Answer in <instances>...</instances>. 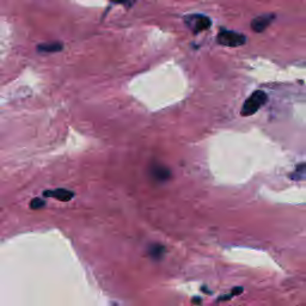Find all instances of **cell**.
I'll return each mask as SVG.
<instances>
[{"instance_id":"cell-1","label":"cell","mask_w":306,"mask_h":306,"mask_svg":"<svg viewBox=\"0 0 306 306\" xmlns=\"http://www.w3.org/2000/svg\"><path fill=\"white\" fill-rule=\"evenodd\" d=\"M268 102V96L264 91L256 90L246 98V101L244 102L242 110H240V115L242 116H251L260 110V109L265 105Z\"/></svg>"},{"instance_id":"cell-2","label":"cell","mask_w":306,"mask_h":306,"mask_svg":"<svg viewBox=\"0 0 306 306\" xmlns=\"http://www.w3.org/2000/svg\"><path fill=\"white\" fill-rule=\"evenodd\" d=\"M217 41L219 45L225 46V47H239L243 46L244 43L246 42V37L239 32L236 31H231V30H226V29H221L218 34Z\"/></svg>"},{"instance_id":"cell-3","label":"cell","mask_w":306,"mask_h":306,"mask_svg":"<svg viewBox=\"0 0 306 306\" xmlns=\"http://www.w3.org/2000/svg\"><path fill=\"white\" fill-rule=\"evenodd\" d=\"M185 24L192 29L193 32L199 34V32L208 30L212 25V21L209 20V17L203 16V14H190V16L184 17Z\"/></svg>"},{"instance_id":"cell-4","label":"cell","mask_w":306,"mask_h":306,"mask_svg":"<svg viewBox=\"0 0 306 306\" xmlns=\"http://www.w3.org/2000/svg\"><path fill=\"white\" fill-rule=\"evenodd\" d=\"M151 176L157 182H166L171 178V171L167 166L156 163L151 165Z\"/></svg>"},{"instance_id":"cell-5","label":"cell","mask_w":306,"mask_h":306,"mask_svg":"<svg viewBox=\"0 0 306 306\" xmlns=\"http://www.w3.org/2000/svg\"><path fill=\"white\" fill-rule=\"evenodd\" d=\"M273 20H274V14H262V16L254 18V20L251 21V29H253L255 32L264 31L265 29L271 25Z\"/></svg>"},{"instance_id":"cell-6","label":"cell","mask_w":306,"mask_h":306,"mask_svg":"<svg viewBox=\"0 0 306 306\" xmlns=\"http://www.w3.org/2000/svg\"><path fill=\"white\" fill-rule=\"evenodd\" d=\"M43 195L48 196V198L58 199L59 201H63V202L70 201V200L74 196L73 193L67 190V189H55V190H47V192L43 193Z\"/></svg>"},{"instance_id":"cell-7","label":"cell","mask_w":306,"mask_h":306,"mask_svg":"<svg viewBox=\"0 0 306 306\" xmlns=\"http://www.w3.org/2000/svg\"><path fill=\"white\" fill-rule=\"evenodd\" d=\"M63 49V45L60 42H50V43H43V45L37 46V50L42 53H56Z\"/></svg>"},{"instance_id":"cell-8","label":"cell","mask_w":306,"mask_h":306,"mask_svg":"<svg viewBox=\"0 0 306 306\" xmlns=\"http://www.w3.org/2000/svg\"><path fill=\"white\" fill-rule=\"evenodd\" d=\"M290 178L293 181H306V163L298 164L293 173L290 174Z\"/></svg>"},{"instance_id":"cell-9","label":"cell","mask_w":306,"mask_h":306,"mask_svg":"<svg viewBox=\"0 0 306 306\" xmlns=\"http://www.w3.org/2000/svg\"><path fill=\"white\" fill-rule=\"evenodd\" d=\"M148 254H150V256L155 258V260H160V258L164 256V254H165V247L160 245V244H155V245L150 246Z\"/></svg>"},{"instance_id":"cell-10","label":"cell","mask_w":306,"mask_h":306,"mask_svg":"<svg viewBox=\"0 0 306 306\" xmlns=\"http://www.w3.org/2000/svg\"><path fill=\"white\" fill-rule=\"evenodd\" d=\"M46 205V202H45V200L43 199H40V198H36V199H34L31 201V203H30V207L32 209H39V208H42L43 206Z\"/></svg>"},{"instance_id":"cell-11","label":"cell","mask_w":306,"mask_h":306,"mask_svg":"<svg viewBox=\"0 0 306 306\" xmlns=\"http://www.w3.org/2000/svg\"><path fill=\"white\" fill-rule=\"evenodd\" d=\"M242 291H243V289H240V287H238V289H233L231 292L232 293H230L228 296H223V297H220L219 299H218V301H221V300H226V299H230V298L231 297H233V296H237V294H240L242 293Z\"/></svg>"},{"instance_id":"cell-12","label":"cell","mask_w":306,"mask_h":306,"mask_svg":"<svg viewBox=\"0 0 306 306\" xmlns=\"http://www.w3.org/2000/svg\"><path fill=\"white\" fill-rule=\"evenodd\" d=\"M111 2H114L116 4H122V5H132V4L136 2V0H111Z\"/></svg>"}]
</instances>
